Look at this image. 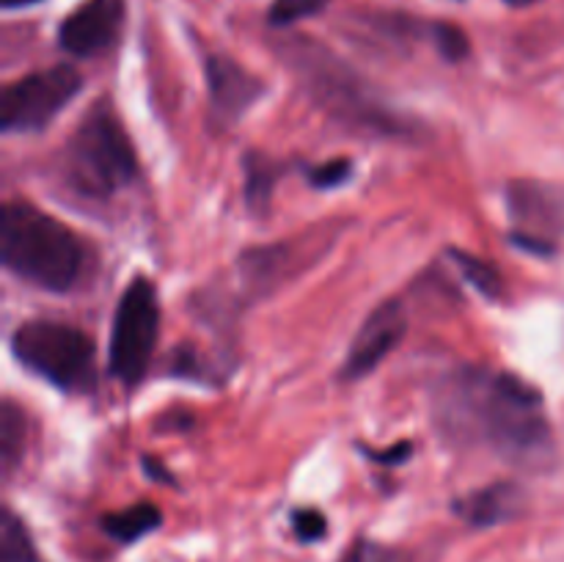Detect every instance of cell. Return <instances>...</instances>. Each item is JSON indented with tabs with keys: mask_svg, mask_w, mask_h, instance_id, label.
I'll return each mask as SVG.
<instances>
[{
	"mask_svg": "<svg viewBox=\"0 0 564 562\" xmlns=\"http://www.w3.org/2000/svg\"><path fill=\"white\" fill-rule=\"evenodd\" d=\"M507 207L521 231L554 240L564 235V185L543 180H512Z\"/></svg>",
	"mask_w": 564,
	"mask_h": 562,
	"instance_id": "10",
	"label": "cell"
},
{
	"mask_svg": "<svg viewBox=\"0 0 564 562\" xmlns=\"http://www.w3.org/2000/svg\"><path fill=\"white\" fill-rule=\"evenodd\" d=\"M433 33V42L438 47V53L444 55L446 61H463L468 55V36L457 25H449V22H435L430 28Z\"/></svg>",
	"mask_w": 564,
	"mask_h": 562,
	"instance_id": "19",
	"label": "cell"
},
{
	"mask_svg": "<svg viewBox=\"0 0 564 562\" xmlns=\"http://www.w3.org/2000/svg\"><path fill=\"white\" fill-rule=\"evenodd\" d=\"M292 532H295L297 540L303 543H317V540L325 538L328 532V521L319 510L314 507H301V510L292 512Z\"/></svg>",
	"mask_w": 564,
	"mask_h": 562,
	"instance_id": "20",
	"label": "cell"
},
{
	"mask_svg": "<svg viewBox=\"0 0 564 562\" xmlns=\"http://www.w3.org/2000/svg\"><path fill=\"white\" fill-rule=\"evenodd\" d=\"M523 490L516 483H494L455 501V512L471 527H496L521 512Z\"/></svg>",
	"mask_w": 564,
	"mask_h": 562,
	"instance_id": "12",
	"label": "cell"
},
{
	"mask_svg": "<svg viewBox=\"0 0 564 562\" xmlns=\"http://www.w3.org/2000/svg\"><path fill=\"white\" fill-rule=\"evenodd\" d=\"M242 169H246V204L251 213L262 215L270 209V198H273L275 182L281 176V163H275L273 158L262 152H248L242 160Z\"/></svg>",
	"mask_w": 564,
	"mask_h": 562,
	"instance_id": "13",
	"label": "cell"
},
{
	"mask_svg": "<svg viewBox=\"0 0 564 562\" xmlns=\"http://www.w3.org/2000/svg\"><path fill=\"white\" fill-rule=\"evenodd\" d=\"M512 242H516L518 248H523V251H532L538 253V257H551V253L556 251L554 240H549V237H540V235H529V231H512Z\"/></svg>",
	"mask_w": 564,
	"mask_h": 562,
	"instance_id": "22",
	"label": "cell"
},
{
	"mask_svg": "<svg viewBox=\"0 0 564 562\" xmlns=\"http://www.w3.org/2000/svg\"><path fill=\"white\" fill-rule=\"evenodd\" d=\"M449 257H452V262L457 264V270L466 275L468 284L479 292V295L490 298V301L501 298L505 281H501V273L496 270V264L485 262V259L474 257V253H468V251H460V248H452Z\"/></svg>",
	"mask_w": 564,
	"mask_h": 562,
	"instance_id": "17",
	"label": "cell"
},
{
	"mask_svg": "<svg viewBox=\"0 0 564 562\" xmlns=\"http://www.w3.org/2000/svg\"><path fill=\"white\" fill-rule=\"evenodd\" d=\"M408 331V314L400 301H386L364 320L361 331L352 339L341 364V380L367 378L380 367L397 347L402 345Z\"/></svg>",
	"mask_w": 564,
	"mask_h": 562,
	"instance_id": "8",
	"label": "cell"
},
{
	"mask_svg": "<svg viewBox=\"0 0 564 562\" xmlns=\"http://www.w3.org/2000/svg\"><path fill=\"white\" fill-rule=\"evenodd\" d=\"M66 185L86 198H110L138 174L135 149L108 102H97L66 141Z\"/></svg>",
	"mask_w": 564,
	"mask_h": 562,
	"instance_id": "4",
	"label": "cell"
},
{
	"mask_svg": "<svg viewBox=\"0 0 564 562\" xmlns=\"http://www.w3.org/2000/svg\"><path fill=\"white\" fill-rule=\"evenodd\" d=\"M25 411L14 400H3V411H0V461H3L6 477L25 452Z\"/></svg>",
	"mask_w": 564,
	"mask_h": 562,
	"instance_id": "15",
	"label": "cell"
},
{
	"mask_svg": "<svg viewBox=\"0 0 564 562\" xmlns=\"http://www.w3.org/2000/svg\"><path fill=\"white\" fill-rule=\"evenodd\" d=\"M411 452H413L411 441H402V444H394L391 450H386V452L372 450L369 452V457L378 463H389V466H394V463H405L408 457H411Z\"/></svg>",
	"mask_w": 564,
	"mask_h": 562,
	"instance_id": "23",
	"label": "cell"
},
{
	"mask_svg": "<svg viewBox=\"0 0 564 562\" xmlns=\"http://www.w3.org/2000/svg\"><path fill=\"white\" fill-rule=\"evenodd\" d=\"M75 66L58 64L9 83L0 97V127L6 132H36L47 127L80 94Z\"/></svg>",
	"mask_w": 564,
	"mask_h": 562,
	"instance_id": "7",
	"label": "cell"
},
{
	"mask_svg": "<svg viewBox=\"0 0 564 562\" xmlns=\"http://www.w3.org/2000/svg\"><path fill=\"white\" fill-rule=\"evenodd\" d=\"M160 336V303L152 281L132 279L121 292L110 334V372L124 386H135L152 364Z\"/></svg>",
	"mask_w": 564,
	"mask_h": 562,
	"instance_id": "6",
	"label": "cell"
},
{
	"mask_svg": "<svg viewBox=\"0 0 564 562\" xmlns=\"http://www.w3.org/2000/svg\"><path fill=\"white\" fill-rule=\"evenodd\" d=\"M204 72H207L209 102L224 125H235L237 119H242L248 108L264 94V83L229 55H209Z\"/></svg>",
	"mask_w": 564,
	"mask_h": 562,
	"instance_id": "11",
	"label": "cell"
},
{
	"mask_svg": "<svg viewBox=\"0 0 564 562\" xmlns=\"http://www.w3.org/2000/svg\"><path fill=\"white\" fill-rule=\"evenodd\" d=\"M369 556H372V549H369L364 540H358V543H352L350 549L345 551V556H341L339 562H369Z\"/></svg>",
	"mask_w": 564,
	"mask_h": 562,
	"instance_id": "24",
	"label": "cell"
},
{
	"mask_svg": "<svg viewBox=\"0 0 564 562\" xmlns=\"http://www.w3.org/2000/svg\"><path fill=\"white\" fill-rule=\"evenodd\" d=\"M0 259L6 270L47 292H66L86 268V246L44 209L28 202H9L0 224Z\"/></svg>",
	"mask_w": 564,
	"mask_h": 562,
	"instance_id": "2",
	"label": "cell"
},
{
	"mask_svg": "<svg viewBox=\"0 0 564 562\" xmlns=\"http://www.w3.org/2000/svg\"><path fill=\"white\" fill-rule=\"evenodd\" d=\"M0 3H3L6 9H22V6L39 3V0H0Z\"/></svg>",
	"mask_w": 564,
	"mask_h": 562,
	"instance_id": "25",
	"label": "cell"
},
{
	"mask_svg": "<svg viewBox=\"0 0 564 562\" xmlns=\"http://www.w3.org/2000/svg\"><path fill=\"white\" fill-rule=\"evenodd\" d=\"M350 174H352V163L347 158L328 160V163L314 165V169L308 171V176H312V185L323 187V191H328V187L345 185V182L350 180Z\"/></svg>",
	"mask_w": 564,
	"mask_h": 562,
	"instance_id": "21",
	"label": "cell"
},
{
	"mask_svg": "<svg viewBox=\"0 0 564 562\" xmlns=\"http://www.w3.org/2000/svg\"><path fill=\"white\" fill-rule=\"evenodd\" d=\"M160 523H163V512H160V507L149 505V501L132 505L121 512H108L102 518L105 534H110L119 543H135L143 534L154 532Z\"/></svg>",
	"mask_w": 564,
	"mask_h": 562,
	"instance_id": "14",
	"label": "cell"
},
{
	"mask_svg": "<svg viewBox=\"0 0 564 562\" xmlns=\"http://www.w3.org/2000/svg\"><path fill=\"white\" fill-rule=\"evenodd\" d=\"M328 6V0H273L268 22L273 28H286L292 22H301L306 17L319 14Z\"/></svg>",
	"mask_w": 564,
	"mask_h": 562,
	"instance_id": "18",
	"label": "cell"
},
{
	"mask_svg": "<svg viewBox=\"0 0 564 562\" xmlns=\"http://www.w3.org/2000/svg\"><path fill=\"white\" fill-rule=\"evenodd\" d=\"M0 562H42L31 532L9 507L0 516Z\"/></svg>",
	"mask_w": 564,
	"mask_h": 562,
	"instance_id": "16",
	"label": "cell"
},
{
	"mask_svg": "<svg viewBox=\"0 0 564 562\" xmlns=\"http://www.w3.org/2000/svg\"><path fill=\"white\" fill-rule=\"evenodd\" d=\"M11 353L28 372L66 395H91L97 353L86 331L53 320H31L11 334Z\"/></svg>",
	"mask_w": 564,
	"mask_h": 562,
	"instance_id": "5",
	"label": "cell"
},
{
	"mask_svg": "<svg viewBox=\"0 0 564 562\" xmlns=\"http://www.w3.org/2000/svg\"><path fill=\"white\" fill-rule=\"evenodd\" d=\"M284 58L297 72L306 91L312 94L319 108L328 110L336 121L350 130L369 132V136L402 138L413 132V125L389 108L367 80L356 75V69L336 58L319 44L297 39L284 47Z\"/></svg>",
	"mask_w": 564,
	"mask_h": 562,
	"instance_id": "3",
	"label": "cell"
},
{
	"mask_svg": "<svg viewBox=\"0 0 564 562\" xmlns=\"http://www.w3.org/2000/svg\"><path fill=\"white\" fill-rule=\"evenodd\" d=\"M435 419L449 439L482 444L521 468L551 461L543 395L510 372L463 367L435 391Z\"/></svg>",
	"mask_w": 564,
	"mask_h": 562,
	"instance_id": "1",
	"label": "cell"
},
{
	"mask_svg": "<svg viewBox=\"0 0 564 562\" xmlns=\"http://www.w3.org/2000/svg\"><path fill=\"white\" fill-rule=\"evenodd\" d=\"M505 3L512 6V9H527V6L540 3V0H505Z\"/></svg>",
	"mask_w": 564,
	"mask_h": 562,
	"instance_id": "26",
	"label": "cell"
},
{
	"mask_svg": "<svg viewBox=\"0 0 564 562\" xmlns=\"http://www.w3.org/2000/svg\"><path fill=\"white\" fill-rule=\"evenodd\" d=\"M127 0H86L58 28V44L77 58L99 55L119 39Z\"/></svg>",
	"mask_w": 564,
	"mask_h": 562,
	"instance_id": "9",
	"label": "cell"
}]
</instances>
